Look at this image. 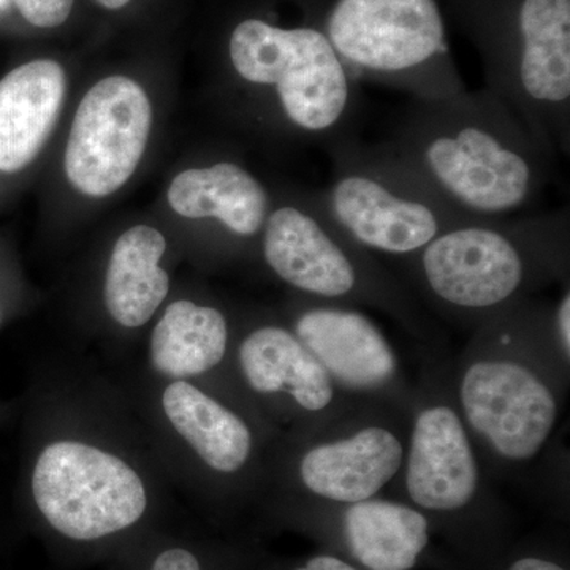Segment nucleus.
Instances as JSON below:
<instances>
[{
  "instance_id": "3",
  "label": "nucleus",
  "mask_w": 570,
  "mask_h": 570,
  "mask_svg": "<svg viewBox=\"0 0 570 570\" xmlns=\"http://www.w3.org/2000/svg\"><path fill=\"white\" fill-rule=\"evenodd\" d=\"M400 265L439 324L474 332L521 299L569 283V208L456 225Z\"/></svg>"
},
{
  "instance_id": "18",
  "label": "nucleus",
  "mask_w": 570,
  "mask_h": 570,
  "mask_svg": "<svg viewBox=\"0 0 570 570\" xmlns=\"http://www.w3.org/2000/svg\"><path fill=\"white\" fill-rule=\"evenodd\" d=\"M167 250L164 235L137 225L119 236L105 276V305L127 328L145 325L170 291V277L159 262Z\"/></svg>"
},
{
  "instance_id": "5",
  "label": "nucleus",
  "mask_w": 570,
  "mask_h": 570,
  "mask_svg": "<svg viewBox=\"0 0 570 570\" xmlns=\"http://www.w3.org/2000/svg\"><path fill=\"white\" fill-rule=\"evenodd\" d=\"M228 61L243 86L268 92L281 126L298 140L328 154L358 138L360 85L324 29L247 18L230 33Z\"/></svg>"
},
{
  "instance_id": "19",
  "label": "nucleus",
  "mask_w": 570,
  "mask_h": 570,
  "mask_svg": "<svg viewBox=\"0 0 570 570\" xmlns=\"http://www.w3.org/2000/svg\"><path fill=\"white\" fill-rule=\"evenodd\" d=\"M230 326L223 311L194 302L171 303L151 336V362L164 376H202L223 365Z\"/></svg>"
},
{
  "instance_id": "9",
  "label": "nucleus",
  "mask_w": 570,
  "mask_h": 570,
  "mask_svg": "<svg viewBox=\"0 0 570 570\" xmlns=\"http://www.w3.org/2000/svg\"><path fill=\"white\" fill-rule=\"evenodd\" d=\"M409 436V412L356 404L343 417L292 438L288 485L307 501L348 504L382 497L395 482Z\"/></svg>"
},
{
  "instance_id": "20",
  "label": "nucleus",
  "mask_w": 570,
  "mask_h": 570,
  "mask_svg": "<svg viewBox=\"0 0 570 570\" xmlns=\"http://www.w3.org/2000/svg\"><path fill=\"white\" fill-rule=\"evenodd\" d=\"M18 10L32 26L51 29L70 17L75 0H14Z\"/></svg>"
},
{
  "instance_id": "17",
  "label": "nucleus",
  "mask_w": 570,
  "mask_h": 570,
  "mask_svg": "<svg viewBox=\"0 0 570 570\" xmlns=\"http://www.w3.org/2000/svg\"><path fill=\"white\" fill-rule=\"evenodd\" d=\"M171 425L216 474H242L253 460L255 438L234 409L186 381L168 385L163 397Z\"/></svg>"
},
{
  "instance_id": "10",
  "label": "nucleus",
  "mask_w": 570,
  "mask_h": 570,
  "mask_svg": "<svg viewBox=\"0 0 570 570\" xmlns=\"http://www.w3.org/2000/svg\"><path fill=\"white\" fill-rule=\"evenodd\" d=\"M37 508L56 531L96 540L132 527L145 513V485L118 456L62 441L40 453L32 475Z\"/></svg>"
},
{
  "instance_id": "1",
  "label": "nucleus",
  "mask_w": 570,
  "mask_h": 570,
  "mask_svg": "<svg viewBox=\"0 0 570 570\" xmlns=\"http://www.w3.org/2000/svg\"><path fill=\"white\" fill-rule=\"evenodd\" d=\"M550 303L521 299L471 332L450 360V385L469 436L497 485H527L560 431L570 365L550 335Z\"/></svg>"
},
{
  "instance_id": "6",
  "label": "nucleus",
  "mask_w": 570,
  "mask_h": 570,
  "mask_svg": "<svg viewBox=\"0 0 570 570\" xmlns=\"http://www.w3.org/2000/svg\"><path fill=\"white\" fill-rule=\"evenodd\" d=\"M471 13L485 88L554 157H569L570 0H474Z\"/></svg>"
},
{
  "instance_id": "8",
  "label": "nucleus",
  "mask_w": 570,
  "mask_h": 570,
  "mask_svg": "<svg viewBox=\"0 0 570 570\" xmlns=\"http://www.w3.org/2000/svg\"><path fill=\"white\" fill-rule=\"evenodd\" d=\"M324 31L356 81L417 100L468 91L450 58L438 0H336Z\"/></svg>"
},
{
  "instance_id": "24",
  "label": "nucleus",
  "mask_w": 570,
  "mask_h": 570,
  "mask_svg": "<svg viewBox=\"0 0 570 570\" xmlns=\"http://www.w3.org/2000/svg\"><path fill=\"white\" fill-rule=\"evenodd\" d=\"M508 570H566L558 562L539 557L519 558L509 566Z\"/></svg>"
},
{
  "instance_id": "2",
  "label": "nucleus",
  "mask_w": 570,
  "mask_h": 570,
  "mask_svg": "<svg viewBox=\"0 0 570 570\" xmlns=\"http://www.w3.org/2000/svg\"><path fill=\"white\" fill-rule=\"evenodd\" d=\"M381 145L474 219H502L530 208L549 186L557 160L487 88L412 99Z\"/></svg>"
},
{
  "instance_id": "26",
  "label": "nucleus",
  "mask_w": 570,
  "mask_h": 570,
  "mask_svg": "<svg viewBox=\"0 0 570 570\" xmlns=\"http://www.w3.org/2000/svg\"><path fill=\"white\" fill-rule=\"evenodd\" d=\"M7 6V0H0V9Z\"/></svg>"
},
{
  "instance_id": "13",
  "label": "nucleus",
  "mask_w": 570,
  "mask_h": 570,
  "mask_svg": "<svg viewBox=\"0 0 570 570\" xmlns=\"http://www.w3.org/2000/svg\"><path fill=\"white\" fill-rule=\"evenodd\" d=\"M236 358L250 392L287 412L295 423L292 438L328 425L360 404L336 389L291 325H255L239 341Z\"/></svg>"
},
{
  "instance_id": "12",
  "label": "nucleus",
  "mask_w": 570,
  "mask_h": 570,
  "mask_svg": "<svg viewBox=\"0 0 570 570\" xmlns=\"http://www.w3.org/2000/svg\"><path fill=\"white\" fill-rule=\"evenodd\" d=\"M153 126L148 94L132 78L108 77L82 97L67 141L63 168L78 193L107 197L129 181Z\"/></svg>"
},
{
  "instance_id": "14",
  "label": "nucleus",
  "mask_w": 570,
  "mask_h": 570,
  "mask_svg": "<svg viewBox=\"0 0 570 570\" xmlns=\"http://www.w3.org/2000/svg\"><path fill=\"white\" fill-rule=\"evenodd\" d=\"M311 513L335 530L343 549L366 570H412L430 543L426 517L397 498L348 504L307 501Z\"/></svg>"
},
{
  "instance_id": "23",
  "label": "nucleus",
  "mask_w": 570,
  "mask_h": 570,
  "mask_svg": "<svg viewBox=\"0 0 570 570\" xmlns=\"http://www.w3.org/2000/svg\"><path fill=\"white\" fill-rule=\"evenodd\" d=\"M294 570H362L355 568L352 562L341 560V558L333 557V554H317V557L309 558L305 564L298 566Z\"/></svg>"
},
{
  "instance_id": "21",
  "label": "nucleus",
  "mask_w": 570,
  "mask_h": 570,
  "mask_svg": "<svg viewBox=\"0 0 570 570\" xmlns=\"http://www.w3.org/2000/svg\"><path fill=\"white\" fill-rule=\"evenodd\" d=\"M549 326L557 351L570 365V281L561 284L560 295L550 303Z\"/></svg>"
},
{
  "instance_id": "15",
  "label": "nucleus",
  "mask_w": 570,
  "mask_h": 570,
  "mask_svg": "<svg viewBox=\"0 0 570 570\" xmlns=\"http://www.w3.org/2000/svg\"><path fill=\"white\" fill-rule=\"evenodd\" d=\"M66 88V71L50 59L24 63L0 81V171L14 174L39 156Z\"/></svg>"
},
{
  "instance_id": "7",
  "label": "nucleus",
  "mask_w": 570,
  "mask_h": 570,
  "mask_svg": "<svg viewBox=\"0 0 570 570\" xmlns=\"http://www.w3.org/2000/svg\"><path fill=\"white\" fill-rule=\"evenodd\" d=\"M332 176L318 193L337 227L373 255L401 262L474 217L453 208L392 154L360 138L328 153Z\"/></svg>"
},
{
  "instance_id": "25",
  "label": "nucleus",
  "mask_w": 570,
  "mask_h": 570,
  "mask_svg": "<svg viewBox=\"0 0 570 570\" xmlns=\"http://www.w3.org/2000/svg\"><path fill=\"white\" fill-rule=\"evenodd\" d=\"M96 2L99 3V6L105 7V9L119 10L122 9V7H126L130 0H96Z\"/></svg>"
},
{
  "instance_id": "11",
  "label": "nucleus",
  "mask_w": 570,
  "mask_h": 570,
  "mask_svg": "<svg viewBox=\"0 0 570 570\" xmlns=\"http://www.w3.org/2000/svg\"><path fill=\"white\" fill-rule=\"evenodd\" d=\"M291 328L348 400L409 412L414 381L392 341L365 311L299 295L292 306Z\"/></svg>"
},
{
  "instance_id": "16",
  "label": "nucleus",
  "mask_w": 570,
  "mask_h": 570,
  "mask_svg": "<svg viewBox=\"0 0 570 570\" xmlns=\"http://www.w3.org/2000/svg\"><path fill=\"white\" fill-rule=\"evenodd\" d=\"M168 204L186 219L216 220L239 239L262 235L272 197L257 176L234 160L189 168L168 187Z\"/></svg>"
},
{
  "instance_id": "22",
  "label": "nucleus",
  "mask_w": 570,
  "mask_h": 570,
  "mask_svg": "<svg viewBox=\"0 0 570 570\" xmlns=\"http://www.w3.org/2000/svg\"><path fill=\"white\" fill-rule=\"evenodd\" d=\"M153 570H202V568L197 557L190 551L171 549L156 558Z\"/></svg>"
},
{
  "instance_id": "4",
  "label": "nucleus",
  "mask_w": 570,
  "mask_h": 570,
  "mask_svg": "<svg viewBox=\"0 0 570 570\" xmlns=\"http://www.w3.org/2000/svg\"><path fill=\"white\" fill-rule=\"evenodd\" d=\"M262 254L277 279L318 302L371 307L392 318L423 356L449 354V335L411 288L330 217L318 193L272 206Z\"/></svg>"
}]
</instances>
